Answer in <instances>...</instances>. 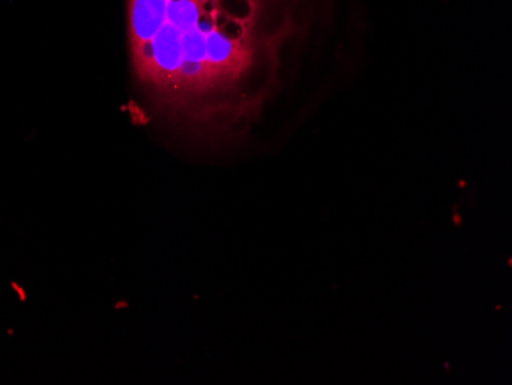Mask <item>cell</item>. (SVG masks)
<instances>
[{"label": "cell", "instance_id": "obj_1", "mask_svg": "<svg viewBox=\"0 0 512 385\" xmlns=\"http://www.w3.org/2000/svg\"><path fill=\"white\" fill-rule=\"evenodd\" d=\"M281 0H128L138 73L177 102L223 91L246 74Z\"/></svg>", "mask_w": 512, "mask_h": 385}]
</instances>
